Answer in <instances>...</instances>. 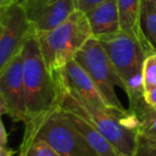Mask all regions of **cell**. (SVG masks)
Listing matches in <instances>:
<instances>
[{
	"label": "cell",
	"mask_w": 156,
	"mask_h": 156,
	"mask_svg": "<svg viewBox=\"0 0 156 156\" xmlns=\"http://www.w3.org/2000/svg\"><path fill=\"white\" fill-rule=\"evenodd\" d=\"M143 92L156 86V52L149 55L144 59L142 67Z\"/></svg>",
	"instance_id": "cell-16"
},
{
	"label": "cell",
	"mask_w": 156,
	"mask_h": 156,
	"mask_svg": "<svg viewBox=\"0 0 156 156\" xmlns=\"http://www.w3.org/2000/svg\"><path fill=\"white\" fill-rule=\"evenodd\" d=\"M14 1H16V0H14Z\"/></svg>",
	"instance_id": "cell-25"
},
{
	"label": "cell",
	"mask_w": 156,
	"mask_h": 156,
	"mask_svg": "<svg viewBox=\"0 0 156 156\" xmlns=\"http://www.w3.org/2000/svg\"><path fill=\"white\" fill-rule=\"evenodd\" d=\"M66 113L72 123L80 133L87 144L91 147L96 156H122L120 152L105 138L104 135L98 132L89 122L69 111H66Z\"/></svg>",
	"instance_id": "cell-13"
},
{
	"label": "cell",
	"mask_w": 156,
	"mask_h": 156,
	"mask_svg": "<svg viewBox=\"0 0 156 156\" xmlns=\"http://www.w3.org/2000/svg\"><path fill=\"white\" fill-rule=\"evenodd\" d=\"M37 35L46 65L54 75L73 60L92 32L86 13L76 10L60 26Z\"/></svg>",
	"instance_id": "cell-5"
},
{
	"label": "cell",
	"mask_w": 156,
	"mask_h": 156,
	"mask_svg": "<svg viewBox=\"0 0 156 156\" xmlns=\"http://www.w3.org/2000/svg\"><path fill=\"white\" fill-rule=\"evenodd\" d=\"M14 0H0V8L1 7H5V5H10L11 2H13Z\"/></svg>",
	"instance_id": "cell-23"
},
{
	"label": "cell",
	"mask_w": 156,
	"mask_h": 156,
	"mask_svg": "<svg viewBox=\"0 0 156 156\" xmlns=\"http://www.w3.org/2000/svg\"><path fill=\"white\" fill-rule=\"evenodd\" d=\"M92 35L101 37L121 31L115 0H105L86 12Z\"/></svg>",
	"instance_id": "cell-11"
},
{
	"label": "cell",
	"mask_w": 156,
	"mask_h": 156,
	"mask_svg": "<svg viewBox=\"0 0 156 156\" xmlns=\"http://www.w3.org/2000/svg\"><path fill=\"white\" fill-rule=\"evenodd\" d=\"M35 139L46 141L59 156H96L59 102L43 115L25 123L18 153L24 152Z\"/></svg>",
	"instance_id": "cell-2"
},
{
	"label": "cell",
	"mask_w": 156,
	"mask_h": 156,
	"mask_svg": "<svg viewBox=\"0 0 156 156\" xmlns=\"http://www.w3.org/2000/svg\"><path fill=\"white\" fill-rule=\"evenodd\" d=\"M58 89V102L65 111L83 118L120 152L122 156H135L138 143V132L128 128L121 119L110 111L94 106L83 98L69 85L62 69L54 74Z\"/></svg>",
	"instance_id": "cell-1"
},
{
	"label": "cell",
	"mask_w": 156,
	"mask_h": 156,
	"mask_svg": "<svg viewBox=\"0 0 156 156\" xmlns=\"http://www.w3.org/2000/svg\"><path fill=\"white\" fill-rule=\"evenodd\" d=\"M115 1L119 12L121 31L136 39L141 44L147 56L156 52L147 41L142 29V22H141L142 0H115Z\"/></svg>",
	"instance_id": "cell-10"
},
{
	"label": "cell",
	"mask_w": 156,
	"mask_h": 156,
	"mask_svg": "<svg viewBox=\"0 0 156 156\" xmlns=\"http://www.w3.org/2000/svg\"><path fill=\"white\" fill-rule=\"evenodd\" d=\"M135 156H156V141L138 134V143Z\"/></svg>",
	"instance_id": "cell-19"
},
{
	"label": "cell",
	"mask_w": 156,
	"mask_h": 156,
	"mask_svg": "<svg viewBox=\"0 0 156 156\" xmlns=\"http://www.w3.org/2000/svg\"><path fill=\"white\" fill-rule=\"evenodd\" d=\"M0 107L14 122L27 121L22 51L0 71Z\"/></svg>",
	"instance_id": "cell-8"
},
{
	"label": "cell",
	"mask_w": 156,
	"mask_h": 156,
	"mask_svg": "<svg viewBox=\"0 0 156 156\" xmlns=\"http://www.w3.org/2000/svg\"><path fill=\"white\" fill-rule=\"evenodd\" d=\"M141 22L143 32L156 51V8L147 0H142Z\"/></svg>",
	"instance_id": "cell-15"
},
{
	"label": "cell",
	"mask_w": 156,
	"mask_h": 156,
	"mask_svg": "<svg viewBox=\"0 0 156 156\" xmlns=\"http://www.w3.org/2000/svg\"><path fill=\"white\" fill-rule=\"evenodd\" d=\"M34 31L26 10L16 1L0 8V71L23 49Z\"/></svg>",
	"instance_id": "cell-7"
},
{
	"label": "cell",
	"mask_w": 156,
	"mask_h": 156,
	"mask_svg": "<svg viewBox=\"0 0 156 156\" xmlns=\"http://www.w3.org/2000/svg\"><path fill=\"white\" fill-rule=\"evenodd\" d=\"M62 72L69 85L79 93L81 98L93 104L94 106L104 109V110L110 111L113 115H115L112 109L109 107L108 103L105 100L102 92L100 91L93 79L90 77L89 74L83 69V66L75 59L69 61L62 69Z\"/></svg>",
	"instance_id": "cell-9"
},
{
	"label": "cell",
	"mask_w": 156,
	"mask_h": 156,
	"mask_svg": "<svg viewBox=\"0 0 156 156\" xmlns=\"http://www.w3.org/2000/svg\"><path fill=\"white\" fill-rule=\"evenodd\" d=\"M49 1L50 0H16V2L22 5L23 8L26 10L27 15L32 24L37 20L43 8Z\"/></svg>",
	"instance_id": "cell-18"
},
{
	"label": "cell",
	"mask_w": 156,
	"mask_h": 156,
	"mask_svg": "<svg viewBox=\"0 0 156 156\" xmlns=\"http://www.w3.org/2000/svg\"><path fill=\"white\" fill-rule=\"evenodd\" d=\"M133 112H135L138 117L139 126L138 132L139 135L147 137L151 140L156 141V110L151 108L145 104L143 101L140 105L133 109Z\"/></svg>",
	"instance_id": "cell-14"
},
{
	"label": "cell",
	"mask_w": 156,
	"mask_h": 156,
	"mask_svg": "<svg viewBox=\"0 0 156 156\" xmlns=\"http://www.w3.org/2000/svg\"><path fill=\"white\" fill-rule=\"evenodd\" d=\"M103 1H105V0H76V5H77L78 10L86 13L90 9H92L93 7H95L96 5L103 2Z\"/></svg>",
	"instance_id": "cell-21"
},
{
	"label": "cell",
	"mask_w": 156,
	"mask_h": 156,
	"mask_svg": "<svg viewBox=\"0 0 156 156\" xmlns=\"http://www.w3.org/2000/svg\"><path fill=\"white\" fill-rule=\"evenodd\" d=\"M143 100L147 106L156 110V86L143 92Z\"/></svg>",
	"instance_id": "cell-20"
},
{
	"label": "cell",
	"mask_w": 156,
	"mask_h": 156,
	"mask_svg": "<svg viewBox=\"0 0 156 156\" xmlns=\"http://www.w3.org/2000/svg\"><path fill=\"white\" fill-rule=\"evenodd\" d=\"M76 10H78L76 0H50L32 24L34 31L43 33L52 30L64 23Z\"/></svg>",
	"instance_id": "cell-12"
},
{
	"label": "cell",
	"mask_w": 156,
	"mask_h": 156,
	"mask_svg": "<svg viewBox=\"0 0 156 156\" xmlns=\"http://www.w3.org/2000/svg\"><path fill=\"white\" fill-rule=\"evenodd\" d=\"M22 56L28 121L58 104V89L54 75L43 58L35 31L25 42Z\"/></svg>",
	"instance_id": "cell-3"
},
{
	"label": "cell",
	"mask_w": 156,
	"mask_h": 156,
	"mask_svg": "<svg viewBox=\"0 0 156 156\" xmlns=\"http://www.w3.org/2000/svg\"><path fill=\"white\" fill-rule=\"evenodd\" d=\"M126 86L130 110L143 102L142 67L147 57L141 44L123 31L96 37Z\"/></svg>",
	"instance_id": "cell-4"
},
{
	"label": "cell",
	"mask_w": 156,
	"mask_h": 156,
	"mask_svg": "<svg viewBox=\"0 0 156 156\" xmlns=\"http://www.w3.org/2000/svg\"><path fill=\"white\" fill-rule=\"evenodd\" d=\"M8 143V134L5 130V124L1 122V129H0V145H7Z\"/></svg>",
	"instance_id": "cell-22"
},
{
	"label": "cell",
	"mask_w": 156,
	"mask_h": 156,
	"mask_svg": "<svg viewBox=\"0 0 156 156\" xmlns=\"http://www.w3.org/2000/svg\"><path fill=\"white\" fill-rule=\"evenodd\" d=\"M147 1H149V2L151 3V5H153L154 7L156 8V0H147Z\"/></svg>",
	"instance_id": "cell-24"
},
{
	"label": "cell",
	"mask_w": 156,
	"mask_h": 156,
	"mask_svg": "<svg viewBox=\"0 0 156 156\" xmlns=\"http://www.w3.org/2000/svg\"><path fill=\"white\" fill-rule=\"evenodd\" d=\"M18 156H59V154L42 139H35L30 143L28 147Z\"/></svg>",
	"instance_id": "cell-17"
},
{
	"label": "cell",
	"mask_w": 156,
	"mask_h": 156,
	"mask_svg": "<svg viewBox=\"0 0 156 156\" xmlns=\"http://www.w3.org/2000/svg\"><path fill=\"white\" fill-rule=\"evenodd\" d=\"M74 59L93 79L113 112L121 120L127 117L129 110L124 108L115 93V87L121 88L126 93V86L98 39L92 35L76 52Z\"/></svg>",
	"instance_id": "cell-6"
}]
</instances>
